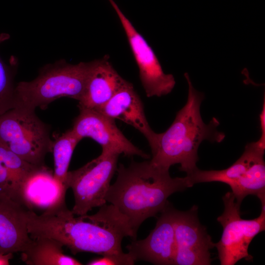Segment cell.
<instances>
[{"label":"cell","instance_id":"6da1fadb","mask_svg":"<svg viewBox=\"0 0 265 265\" xmlns=\"http://www.w3.org/2000/svg\"><path fill=\"white\" fill-rule=\"evenodd\" d=\"M99 208L94 214L75 217L66 203L53 206L37 217L35 235L57 240L74 255L123 253V238L130 237L134 240L136 235L128 218L113 205L105 204Z\"/></svg>","mask_w":265,"mask_h":265},{"label":"cell","instance_id":"7a4b0ae2","mask_svg":"<svg viewBox=\"0 0 265 265\" xmlns=\"http://www.w3.org/2000/svg\"><path fill=\"white\" fill-rule=\"evenodd\" d=\"M169 170L151 160L117 168V179L105 199L128 218L136 235L144 221L164 209L171 194L193 186L186 176L172 178Z\"/></svg>","mask_w":265,"mask_h":265},{"label":"cell","instance_id":"3957f363","mask_svg":"<svg viewBox=\"0 0 265 265\" xmlns=\"http://www.w3.org/2000/svg\"><path fill=\"white\" fill-rule=\"evenodd\" d=\"M184 76L188 84L186 103L177 113L171 126L164 132L157 133L151 149V161L169 169L171 166L180 164V170L188 176L198 168V150L201 142L207 140L220 143L225 135L217 130L220 123L216 118L213 117L209 124L203 122L200 106L204 94L194 88L187 73Z\"/></svg>","mask_w":265,"mask_h":265},{"label":"cell","instance_id":"277c9868","mask_svg":"<svg viewBox=\"0 0 265 265\" xmlns=\"http://www.w3.org/2000/svg\"><path fill=\"white\" fill-rule=\"evenodd\" d=\"M93 64V60L71 64L61 59L44 66L35 79L16 85L14 107L46 109L50 103L62 97L80 101Z\"/></svg>","mask_w":265,"mask_h":265},{"label":"cell","instance_id":"5b68a950","mask_svg":"<svg viewBox=\"0 0 265 265\" xmlns=\"http://www.w3.org/2000/svg\"><path fill=\"white\" fill-rule=\"evenodd\" d=\"M50 130L33 110L14 107L0 115V142L34 165H45L46 155L52 152Z\"/></svg>","mask_w":265,"mask_h":265},{"label":"cell","instance_id":"8992f818","mask_svg":"<svg viewBox=\"0 0 265 265\" xmlns=\"http://www.w3.org/2000/svg\"><path fill=\"white\" fill-rule=\"evenodd\" d=\"M224 209L217 220L223 227L219 241L215 243L221 265H234L241 259L252 260L248 247L254 238L265 230V202H262L259 216L253 219L241 217L240 206L232 192L222 197Z\"/></svg>","mask_w":265,"mask_h":265},{"label":"cell","instance_id":"52a82bcc","mask_svg":"<svg viewBox=\"0 0 265 265\" xmlns=\"http://www.w3.org/2000/svg\"><path fill=\"white\" fill-rule=\"evenodd\" d=\"M120 155L102 150L97 158L80 168L68 171L66 186L73 192L75 215H84L93 208L105 205L111 179L117 169Z\"/></svg>","mask_w":265,"mask_h":265},{"label":"cell","instance_id":"ba28073f","mask_svg":"<svg viewBox=\"0 0 265 265\" xmlns=\"http://www.w3.org/2000/svg\"><path fill=\"white\" fill-rule=\"evenodd\" d=\"M265 141L259 139L248 143L242 155L230 167L220 170H202L197 168L187 176L191 184L218 182L230 186L236 200L243 199L254 191L261 174L265 170L264 156Z\"/></svg>","mask_w":265,"mask_h":265},{"label":"cell","instance_id":"9c48e42d","mask_svg":"<svg viewBox=\"0 0 265 265\" xmlns=\"http://www.w3.org/2000/svg\"><path fill=\"white\" fill-rule=\"evenodd\" d=\"M124 29L139 71L142 85L148 97H161L170 93L176 81L172 74H166L152 49L136 30L114 0H108Z\"/></svg>","mask_w":265,"mask_h":265},{"label":"cell","instance_id":"30bf717a","mask_svg":"<svg viewBox=\"0 0 265 265\" xmlns=\"http://www.w3.org/2000/svg\"><path fill=\"white\" fill-rule=\"evenodd\" d=\"M198 208L176 210L174 221L176 265H209L210 250L214 247L211 237L198 217Z\"/></svg>","mask_w":265,"mask_h":265},{"label":"cell","instance_id":"8fae6325","mask_svg":"<svg viewBox=\"0 0 265 265\" xmlns=\"http://www.w3.org/2000/svg\"><path fill=\"white\" fill-rule=\"evenodd\" d=\"M79 110L71 129L80 140L89 137L100 144L102 150L126 156L150 158L126 137L116 125L114 119L94 109L79 108Z\"/></svg>","mask_w":265,"mask_h":265},{"label":"cell","instance_id":"7c38bea8","mask_svg":"<svg viewBox=\"0 0 265 265\" xmlns=\"http://www.w3.org/2000/svg\"><path fill=\"white\" fill-rule=\"evenodd\" d=\"M176 209L169 203L160 212L154 229L145 239H134L126 246L134 261H145L155 265H174Z\"/></svg>","mask_w":265,"mask_h":265},{"label":"cell","instance_id":"4fadbf2b","mask_svg":"<svg viewBox=\"0 0 265 265\" xmlns=\"http://www.w3.org/2000/svg\"><path fill=\"white\" fill-rule=\"evenodd\" d=\"M29 210L7 194L0 192V254L21 252L31 241L27 229Z\"/></svg>","mask_w":265,"mask_h":265},{"label":"cell","instance_id":"5bb4252c","mask_svg":"<svg viewBox=\"0 0 265 265\" xmlns=\"http://www.w3.org/2000/svg\"><path fill=\"white\" fill-rule=\"evenodd\" d=\"M96 110L132 126L144 136L151 149L154 146L157 133L150 127L141 100L130 82L128 81L105 105Z\"/></svg>","mask_w":265,"mask_h":265},{"label":"cell","instance_id":"9a60e30c","mask_svg":"<svg viewBox=\"0 0 265 265\" xmlns=\"http://www.w3.org/2000/svg\"><path fill=\"white\" fill-rule=\"evenodd\" d=\"M127 82L113 68L108 56L93 60L79 108L99 109Z\"/></svg>","mask_w":265,"mask_h":265},{"label":"cell","instance_id":"2e32d148","mask_svg":"<svg viewBox=\"0 0 265 265\" xmlns=\"http://www.w3.org/2000/svg\"><path fill=\"white\" fill-rule=\"evenodd\" d=\"M39 166L23 160L0 142V192L24 203L26 183Z\"/></svg>","mask_w":265,"mask_h":265},{"label":"cell","instance_id":"e0dca14e","mask_svg":"<svg viewBox=\"0 0 265 265\" xmlns=\"http://www.w3.org/2000/svg\"><path fill=\"white\" fill-rule=\"evenodd\" d=\"M63 245L53 238H32L21 252V260L28 265H81L82 264L63 253Z\"/></svg>","mask_w":265,"mask_h":265},{"label":"cell","instance_id":"ac0fdd59","mask_svg":"<svg viewBox=\"0 0 265 265\" xmlns=\"http://www.w3.org/2000/svg\"><path fill=\"white\" fill-rule=\"evenodd\" d=\"M80 141L71 129L56 137L53 141L52 153L54 165L53 177L58 186L59 197L62 200H65L68 189L66 178L71 158L76 146Z\"/></svg>","mask_w":265,"mask_h":265},{"label":"cell","instance_id":"d6986e66","mask_svg":"<svg viewBox=\"0 0 265 265\" xmlns=\"http://www.w3.org/2000/svg\"><path fill=\"white\" fill-rule=\"evenodd\" d=\"M9 38L7 33H0V44ZM16 65L14 62L6 64L0 56V115L14 108Z\"/></svg>","mask_w":265,"mask_h":265},{"label":"cell","instance_id":"ffe728a7","mask_svg":"<svg viewBox=\"0 0 265 265\" xmlns=\"http://www.w3.org/2000/svg\"><path fill=\"white\" fill-rule=\"evenodd\" d=\"M135 261L129 253L102 255V257L91 260L89 265H132Z\"/></svg>","mask_w":265,"mask_h":265},{"label":"cell","instance_id":"44dd1931","mask_svg":"<svg viewBox=\"0 0 265 265\" xmlns=\"http://www.w3.org/2000/svg\"><path fill=\"white\" fill-rule=\"evenodd\" d=\"M13 253L0 254V265H8L10 260L13 258Z\"/></svg>","mask_w":265,"mask_h":265}]
</instances>
